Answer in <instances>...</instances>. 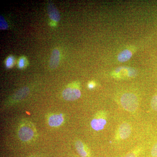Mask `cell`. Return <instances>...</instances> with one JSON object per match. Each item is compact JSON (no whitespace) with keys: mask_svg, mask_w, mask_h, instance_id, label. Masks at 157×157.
<instances>
[{"mask_svg":"<svg viewBox=\"0 0 157 157\" xmlns=\"http://www.w3.org/2000/svg\"><path fill=\"white\" fill-rule=\"evenodd\" d=\"M18 137L24 142L29 141L33 139L34 135L33 129L27 125L22 126L20 128L18 132Z\"/></svg>","mask_w":157,"mask_h":157,"instance_id":"cell-4","label":"cell"},{"mask_svg":"<svg viewBox=\"0 0 157 157\" xmlns=\"http://www.w3.org/2000/svg\"><path fill=\"white\" fill-rule=\"evenodd\" d=\"M151 106L154 110L157 111V94L155 95L152 98L151 101Z\"/></svg>","mask_w":157,"mask_h":157,"instance_id":"cell-13","label":"cell"},{"mask_svg":"<svg viewBox=\"0 0 157 157\" xmlns=\"http://www.w3.org/2000/svg\"><path fill=\"white\" fill-rule=\"evenodd\" d=\"M60 59V52L57 48L53 49L49 61V67L51 69H56L58 67Z\"/></svg>","mask_w":157,"mask_h":157,"instance_id":"cell-7","label":"cell"},{"mask_svg":"<svg viewBox=\"0 0 157 157\" xmlns=\"http://www.w3.org/2000/svg\"><path fill=\"white\" fill-rule=\"evenodd\" d=\"M132 51L129 49H125L121 52L117 56V60L121 63L128 61L132 56Z\"/></svg>","mask_w":157,"mask_h":157,"instance_id":"cell-11","label":"cell"},{"mask_svg":"<svg viewBox=\"0 0 157 157\" xmlns=\"http://www.w3.org/2000/svg\"><path fill=\"white\" fill-rule=\"evenodd\" d=\"M75 147L78 154L82 157H87L88 152L86 147L83 142L80 140H78L75 142Z\"/></svg>","mask_w":157,"mask_h":157,"instance_id":"cell-10","label":"cell"},{"mask_svg":"<svg viewBox=\"0 0 157 157\" xmlns=\"http://www.w3.org/2000/svg\"><path fill=\"white\" fill-rule=\"evenodd\" d=\"M62 95L66 101H73L80 98L81 92L78 87H70L64 90Z\"/></svg>","mask_w":157,"mask_h":157,"instance_id":"cell-3","label":"cell"},{"mask_svg":"<svg viewBox=\"0 0 157 157\" xmlns=\"http://www.w3.org/2000/svg\"><path fill=\"white\" fill-rule=\"evenodd\" d=\"M48 14L51 19L53 21H58L60 19V15L58 9L52 3H48L47 6Z\"/></svg>","mask_w":157,"mask_h":157,"instance_id":"cell-6","label":"cell"},{"mask_svg":"<svg viewBox=\"0 0 157 157\" xmlns=\"http://www.w3.org/2000/svg\"><path fill=\"white\" fill-rule=\"evenodd\" d=\"M14 58L13 56H9L6 60V64L7 67L11 68L14 63Z\"/></svg>","mask_w":157,"mask_h":157,"instance_id":"cell-14","label":"cell"},{"mask_svg":"<svg viewBox=\"0 0 157 157\" xmlns=\"http://www.w3.org/2000/svg\"><path fill=\"white\" fill-rule=\"evenodd\" d=\"M107 123V113L104 111L97 113L95 117L91 122V126L95 131L103 130Z\"/></svg>","mask_w":157,"mask_h":157,"instance_id":"cell-2","label":"cell"},{"mask_svg":"<svg viewBox=\"0 0 157 157\" xmlns=\"http://www.w3.org/2000/svg\"><path fill=\"white\" fill-rule=\"evenodd\" d=\"M26 59L24 57H21L20 58L18 62V66L20 68H22L25 67L26 62Z\"/></svg>","mask_w":157,"mask_h":157,"instance_id":"cell-15","label":"cell"},{"mask_svg":"<svg viewBox=\"0 0 157 157\" xmlns=\"http://www.w3.org/2000/svg\"><path fill=\"white\" fill-rule=\"evenodd\" d=\"M9 27L8 23L2 15L0 16V29L1 30L6 29Z\"/></svg>","mask_w":157,"mask_h":157,"instance_id":"cell-12","label":"cell"},{"mask_svg":"<svg viewBox=\"0 0 157 157\" xmlns=\"http://www.w3.org/2000/svg\"><path fill=\"white\" fill-rule=\"evenodd\" d=\"M122 107L129 112H135L139 106V101L137 96L132 93H125L121 98Z\"/></svg>","mask_w":157,"mask_h":157,"instance_id":"cell-1","label":"cell"},{"mask_svg":"<svg viewBox=\"0 0 157 157\" xmlns=\"http://www.w3.org/2000/svg\"><path fill=\"white\" fill-rule=\"evenodd\" d=\"M137 153L135 151L129 153L128 155H127L124 157H137Z\"/></svg>","mask_w":157,"mask_h":157,"instance_id":"cell-17","label":"cell"},{"mask_svg":"<svg viewBox=\"0 0 157 157\" xmlns=\"http://www.w3.org/2000/svg\"><path fill=\"white\" fill-rule=\"evenodd\" d=\"M151 155L153 157H157V142L151 149Z\"/></svg>","mask_w":157,"mask_h":157,"instance_id":"cell-16","label":"cell"},{"mask_svg":"<svg viewBox=\"0 0 157 157\" xmlns=\"http://www.w3.org/2000/svg\"><path fill=\"white\" fill-rule=\"evenodd\" d=\"M132 132L131 125L128 123H124L120 125L118 129L116 138L117 140H125L131 135Z\"/></svg>","mask_w":157,"mask_h":157,"instance_id":"cell-5","label":"cell"},{"mask_svg":"<svg viewBox=\"0 0 157 157\" xmlns=\"http://www.w3.org/2000/svg\"><path fill=\"white\" fill-rule=\"evenodd\" d=\"M94 83H92V82H90V83L88 84V87L90 89L93 88L94 87Z\"/></svg>","mask_w":157,"mask_h":157,"instance_id":"cell-18","label":"cell"},{"mask_svg":"<svg viewBox=\"0 0 157 157\" xmlns=\"http://www.w3.org/2000/svg\"><path fill=\"white\" fill-rule=\"evenodd\" d=\"M63 121V118L61 115L55 114L49 118L48 124L51 127H58L62 124Z\"/></svg>","mask_w":157,"mask_h":157,"instance_id":"cell-9","label":"cell"},{"mask_svg":"<svg viewBox=\"0 0 157 157\" xmlns=\"http://www.w3.org/2000/svg\"><path fill=\"white\" fill-rule=\"evenodd\" d=\"M30 90L29 87H24L20 89L14 94L12 97V100L14 101H19L22 100L29 94Z\"/></svg>","mask_w":157,"mask_h":157,"instance_id":"cell-8","label":"cell"}]
</instances>
